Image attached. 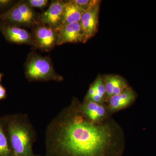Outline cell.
<instances>
[{"instance_id": "obj_1", "label": "cell", "mask_w": 156, "mask_h": 156, "mask_svg": "<svg viewBox=\"0 0 156 156\" xmlns=\"http://www.w3.org/2000/svg\"><path fill=\"white\" fill-rule=\"evenodd\" d=\"M74 98L54 117L45 134L46 156H121L122 131L112 120L94 123L84 116Z\"/></svg>"}, {"instance_id": "obj_2", "label": "cell", "mask_w": 156, "mask_h": 156, "mask_svg": "<svg viewBox=\"0 0 156 156\" xmlns=\"http://www.w3.org/2000/svg\"><path fill=\"white\" fill-rule=\"evenodd\" d=\"M7 134L13 156H36L33 146L36 134L28 117L20 114L8 122Z\"/></svg>"}, {"instance_id": "obj_3", "label": "cell", "mask_w": 156, "mask_h": 156, "mask_svg": "<svg viewBox=\"0 0 156 156\" xmlns=\"http://www.w3.org/2000/svg\"><path fill=\"white\" fill-rule=\"evenodd\" d=\"M26 77L31 81L61 82L63 77L55 71L48 57L34 55L30 57L25 67Z\"/></svg>"}, {"instance_id": "obj_4", "label": "cell", "mask_w": 156, "mask_h": 156, "mask_svg": "<svg viewBox=\"0 0 156 156\" xmlns=\"http://www.w3.org/2000/svg\"><path fill=\"white\" fill-rule=\"evenodd\" d=\"M0 18L16 25L30 26L37 23L35 14L27 2L20 1L1 14Z\"/></svg>"}, {"instance_id": "obj_5", "label": "cell", "mask_w": 156, "mask_h": 156, "mask_svg": "<svg viewBox=\"0 0 156 156\" xmlns=\"http://www.w3.org/2000/svg\"><path fill=\"white\" fill-rule=\"evenodd\" d=\"M64 2L62 1H51L48 9L41 15L40 22L54 29L61 26L63 18Z\"/></svg>"}, {"instance_id": "obj_6", "label": "cell", "mask_w": 156, "mask_h": 156, "mask_svg": "<svg viewBox=\"0 0 156 156\" xmlns=\"http://www.w3.org/2000/svg\"><path fill=\"white\" fill-rule=\"evenodd\" d=\"M34 36L35 45L42 50L48 51L57 45V32L48 26H37L35 29Z\"/></svg>"}, {"instance_id": "obj_7", "label": "cell", "mask_w": 156, "mask_h": 156, "mask_svg": "<svg viewBox=\"0 0 156 156\" xmlns=\"http://www.w3.org/2000/svg\"><path fill=\"white\" fill-rule=\"evenodd\" d=\"M57 45L67 43H83L84 38L80 22L62 25L56 29Z\"/></svg>"}, {"instance_id": "obj_8", "label": "cell", "mask_w": 156, "mask_h": 156, "mask_svg": "<svg viewBox=\"0 0 156 156\" xmlns=\"http://www.w3.org/2000/svg\"><path fill=\"white\" fill-rule=\"evenodd\" d=\"M100 5L84 12L80 23L83 35V43L94 37L98 31Z\"/></svg>"}, {"instance_id": "obj_9", "label": "cell", "mask_w": 156, "mask_h": 156, "mask_svg": "<svg viewBox=\"0 0 156 156\" xmlns=\"http://www.w3.org/2000/svg\"><path fill=\"white\" fill-rule=\"evenodd\" d=\"M3 35L9 41L17 44L35 45L34 41L30 33L24 29L16 26H1Z\"/></svg>"}, {"instance_id": "obj_10", "label": "cell", "mask_w": 156, "mask_h": 156, "mask_svg": "<svg viewBox=\"0 0 156 156\" xmlns=\"http://www.w3.org/2000/svg\"><path fill=\"white\" fill-rule=\"evenodd\" d=\"M81 110L84 116L94 123L101 122L108 119V109L103 104L84 99L81 104Z\"/></svg>"}, {"instance_id": "obj_11", "label": "cell", "mask_w": 156, "mask_h": 156, "mask_svg": "<svg viewBox=\"0 0 156 156\" xmlns=\"http://www.w3.org/2000/svg\"><path fill=\"white\" fill-rule=\"evenodd\" d=\"M136 98L134 90L128 87L122 93L113 95L109 99L108 109L110 112H115L126 108L134 102Z\"/></svg>"}, {"instance_id": "obj_12", "label": "cell", "mask_w": 156, "mask_h": 156, "mask_svg": "<svg viewBox=\"0 0 156 156\" xmlns=\"http://www.w3.org/2000/svg\"><path fill=\"white\" fill-rule=\"evenodd\" d=\"M84 11L73 0L64 2V11L62 25L80 22Z\"/></svg>"}, {"instance_id": "obj_13", "label": "cell", "mask_w": 156, "mask_h": 156, "mask_svg": "<svg viewBox=\"0 0 156 156\" xmlns=\"http://www.w3.org/2000/svg\"><path fill=\"white\" fill-rule=\"evenodd\" d=\"M0 156H13L9 138L4 126L0 123Z\"/></svg>"}, {"instance_id": "obj_14", "label": "cell", "mask_w": 156, "mask_h": 156, "mask_svg": "<svg viewBox=\"0 0 156 156\" xmlns=\"http://www.w3.org/2000/svg\"><path fill=\"white\" fill-rule=\"evenodd\" d=\"M128 87L127 83L124 78L119 76L114 75L113 95H119L123 92Z\"/></svg>"}, {"instance_id": "obj_15", "label": "cell", "mask_w": 156, "mask_h": 156, "mask_svg": "<svg viewBox=\"0 0 156 156\" xmlns=\"http://www.w3.org/2000/svg\"><path fill=\"white\" fill-rule=\"evenodd\" d=\"M105 89V100L108 101L112 96L114 89V75H107L104 79Z\"/></svg>"}, {"instance_id": "obj_16", "label": "cell", "mask_w": 156, "mask_h": 156, "mask_svg": "<svg viewBox=\"0 0 156 156\" xmlns=\"http://www.w3.org/2000/svg\"><path fill=\"white\" fill-rule=\"evenodd\" d=\"M73 1L84 12L100 5L101 2V1L98 0H73Z\"/></svg>"}, {"instance_id": "obj_17", "label": "cell", "mask_w": 156, "mask_h": 156, "mask_svg": "<svg viewBox=\"0 0 156 156\" xmlns=\"http://www.w3.org/2000/svg\"><path fill=\"white\" fill-rule=\"evenodd\" d=\"M93 84L95 87L96 93L105 99V89L103 79L101 76H98Z\"/></svg>"}, {"instance_id": "obj_18", "label": "cell", "mask_w": 156, "mask_h": 156, "mask_svg": "<svg viewBox=\"0 0 156 156\" xmlns=\"http://www.w3.org/2000/svg\"><path fill=\"white\" fill-rule=\"evenodd\" d=\"M27 2L32 8L40 9L44 8L48 5V0H29Z\"/></svg>"}, {"instance_id": "obj_19", "label": "cell", "mask_w": 156, "mask_h": 156, "mask_svg": "<svg viewBox=\"0 0 156 156\" xmlns=\"http://www.w3.org/2000/svg\"><path fill=\"white\" fill-rule=\"evenodd\" d=\"M95 93H96V91H95V87H94V85H93V84H92L90 86V88H89V90H88L85 99L88 100V99H90Z\"/></svg>"}, {"instance_id": "obj_20", "label": "cell", "mask_w": 156, "mask_h": 156, "mask_svg": "<svg viewBox=\"0 0 156 156\" xmlns=\"http://www.w3.org/2000/svg\"><path fill=\"white\" fill-rule=\"evenodd\" d=\"M6 90L3 86L0 85V100L4 99L6 97Z\"/></svg>"}, {"instance_id": "obj_21", "label": "cell", "mask_w": 156, "mask_h": 156, "mask_svg": "<svg viewBox=\"0 0 156 156\" xmlns=\"http://www.w3.org/2000/svg\"><path fill=\"white\" fill-rule=\"evenodd\" d=\"M11 2L9 0H0V7H6Z\"/></svg>"}, {"instance_id": "obj_22", "label": "cell", "mask_w": 156, "mask_h": 156, "mask_svg": "<svg viewBox=\"0 0 156 156\" xmlns=\"http://www.w3.org/2000/svg\"><path fill=\"white\" fill-rule=\"evenodd\" d=\"M3 75L2 74L0 73V82H1V80H2V77Z\"/></svg>"}, {"instance_id": "obj_23", "label": "cell", "mask_w": 156, "mask_h": 156, "mask_svg": "<svg viewBox=\"0 0 156 156\" xmlns=\"http://www.w3.org/2000/svg\"><path fill=\"white\" fill-rule=\"evenodd\" d=\"M36 156H40V155H36Z\"/></svg>"}]
</instances>
